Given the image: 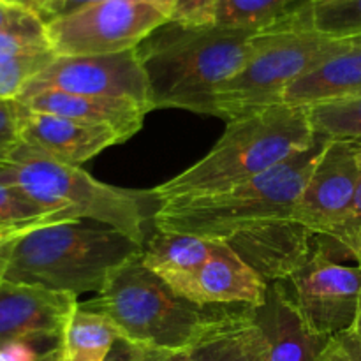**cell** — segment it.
Returning <instances> with one entry per match:
<instances>
[{
	"mask_svg": "<svg viewBox=\"0 0 361 361\" xmlns=\"http://www.w3.org/2000/svg\"><path fill=\"white\" fill-rule=\"evenodd\" d=\"M298 0H217L215 25L224 28L264 30L281 23Z\"/></svg>",
	"mask_w": 361,
	"mask_h": 361,
	"instance_id": "cb8c5ba5",
	"label": "cell"
},
{
	"mask_svg": "<svg viewBox=\"0 0 361 361\" xmlns=\"http://www.w3.org/2000/svg\"><path fill=\"white\" fill-rule=\"evenodd\" d=\"M360 147L356 141H328L291 221L316 236H328L345 221L361 182Z\"/></svg>",
	"mask_w": 361,
	"mask_h": 361,
	"instance_id": "8fae6325",
	"label": "cell"
},
{
	"mask_svg": "<svg viewBox=\"0 0 361 361\" xmlns=\"http://www.w3.org/2000/svg\"><path fill=\"white\" fill-rule=\"evenodd\" d=\"M224 243L271 284L284 282L303 267L317 249L319 236L288 219L235 236Z\"/></svg>",
	"mask_w": 361,
	"mask_h": 361,
	"instance_id": "9a60e30c",
	"label": "cell"
},
{
	"mask_svg": "<svg viewBox=\"0 0 361 361\" xmlns=\"http://www.w3.org/2000/svg\"><path fill=\"white\" fill-rule=\"evenodd\" d=\"M161 349L137 344L126 337H118L104 361H150Z\"/></svg>",
	"mask_w": 361,
	"mask_h": 361,
	"instance_id": "4dcf8cb0",
	"label": "cell"
},
{
	"mask_svg": "<svg viewBox=\"0 0 361 361\" xmlns=\"http://www.w3.org/2000/svg\"><path fill=\"white\" fill-rule=\"evenodd\" d=\"M141 252L143 245L109 226L55 222L14 242L6 279L76 296L101 293L111 275Z\"/></svg>",
	"mask_w": 361,
	"mask_h": 361,
	"instance_id": "277c9868",
	"label": "cell"
},
{
	"mask_svg": "<svg viewBox=\"0 0 361 361\" xmlns=\"http://www.w3.org/2000/svg\"><path fill=\"white\" fill-rule=\"evenodd\" d=\"M81 305L104 314L122 337L161 351H189L226 314L176 295L141 256L116 270L104 289Z\"/></svg>",
	"mask_w": 361,
	"mask_h": 361,
	"instance_id": "8992f818",
	"label": "cell"
},
{
	"mask_svg": "<svg viewBox=\"0 0 361 361\" xmlns=\"http://www.w3.org/2000/svg\"><path fill=\"white\" fill-rule=\"evenodd\" d=\"M361 95V37H351L342 51L300 78L282 95V104H312Z\"/></svg>",
	"mask_w": 361,
	"mask_h": 361,
	"instance_id": "ac0fdd59",
	"label": "cell"
},
{
	"mask_svg": "<svg viewBox=\"0 0 361 361\" xmlns=\"http://www.w3.org/2000/svg\"><path fill=\"white\" fill-rule=\"evenodd\" d=\"M302 27L293 11L254 39L252 55L233 80L219 88L214 116L231 120L243 113L282 104V95L295 81L316 69L349 44Z\"/></svg>",
	"mask_w": 361,
	"mask_h": 361,
	"instance_id": "52a82bcc",
	"label": "cell"
},
{
	"mask_svg": "<svg viewBox=\"0 0 361 361\" xmlns=\"http://www.w3.org/2000/svg\"><path fill=\"white\" fill-rule=\"evenodd\" d=\"M259 32L217 25L187 28L171 21L162 25L136 48L152 108L214 116L219 88L242 71Z\"/></svg>",
	"mask_w": 361,
	"mask_h": 361,
	"instance_id": "6da1fadb",
	"label": "cell"
},
{
	"mask_svg": "<svg viewBox=\"0 0 361 361\" xmlns=\"http://www.w3.org/2000/svg\"><path fill=\"white\" fill-rule=\"evenodd\" d=\"M360 331H361V326H360Z\"/></svg>",
	"mask_w": 361,
	"mask_h": 361,
	"instance_id": "ab89813d",
	"label": "cell"
},
{
	"mask_svg": "<svg viewBox=\"0 0 361 361\" xmlns=\"http://www.w3.org/2000/svg\"><path fill=\"white\" fill-rule=\"evenodd\" d=\"M328 141L309 148L270 171L212 194L162 201L152 214L155 231L229 242L235 236L291 219Z\"/></svg>",
	"mask_w": 361,
	"mask_h": 361,
	"instance_id": "7a4b0ae2",
	"label": "cell"
},
{
	"mask_svg": "<svg viewBox=\"0 0 361 361\" xmlns=\"http://www.w3.org/2000/svg\"><path fill=\"white\" fill-rule=\"evenodd\" d=\"M189 351L192 361H268L267 338L254 323L250 307L226 310L222 319Z\"/></svg>",
	"mask_w": 361,
	"mask_h": 361,
	"instance_id": "d6986e66",
	"label": "cell"
},
{
	"mask_svg": "<svg viewBox=\"0 0 361 361\" xmlns=\"http://www.w3.org/2000/svg\"><path fill=\"white\" fill-rule=\"evenodd\" d=\"M254 323L267 338L268 361H317L328 338L314 334L281 282L268 284L267 298L250 307Z\"/></svg>",
	"mask_w": 361,
	"mask_h": 361,
	"instance_id": "2e32d148",
	"label": "cell"
},
{
	"mask_svg": "<svg viewBox=\"0 0 361 361\" xmlns=\"http://www.w3.org/2000/svg\"><path fill=\"white\" fill-rule=\"evenodd\" d=\"M358 161H360V166H361V147H360V152H358Z\"/></svg>",
	"mask_w": 361,
	"mask_h": 361,
	"instance_id": "f35d334b",
	"label": "cell"
},
{
	"mask_svg": "<svg viewBox=\"0 0 361 361\" xmlns=\"http://www.w3.org/2000/svg\"><path fill=\"white\" fill-rule=\"evenodd\" d=\"M215 245L217 240L155 231V235L145 242L141 263L166 284H171L201 268V264L212 256Z\"/></svg>",
	"mask_w": 361,
	"mask_h": 361,
	"instance_id": "ffe728a7",
	"label": "cell"
},
{
	"mask_svg": "<svg viewBox=\"0 0 361 361\" xmlns=\"http://www.w3.org/2000/svg\"><path fill=\"white\" fill-rule=\"evenodd\" d=\"M42 90L130 99L152 108L148 80L137 49L113 55L55 56L53 62L27 85L18 99Z\"/></svg>",
	"mask_w": 361,
	"mask_h": 361,
	"instance_id": "30bf717a",
	"label": "cell"
},
{
	"mask_svg": "<svg viewBox=\"0 0 361 361\" xmlns=\"http://www.w3.org/2000/svg\"><path fill=\"white\" fill-rule=\"evenodd\" d=\"M39 361H62L59 345H53L51 349H48L46 353H42V355L39 356Z\"/></svg>",
	"mask_w": 361,
	"mask_h": 361,
	"instance_id": "74e56055",
	"label": "cell"
},
{
	"mask_svg": "<svg viewBox=\"0 0 361 361\" xmlns=\"http://www.w3.org/2000/svg\"><path fill=\"white\" fill-rule=\"evenodd\" d=\"M331 254L341 261H355L361 267V182L345 221L328 236H321Z\"/></svg>",
	"mask_w": 361,
	"mask_h": 361,
	"instance_id": "484cf974",
	"label": "cell"
},
{
	"mask_svg": "<svg viewBox=\"0 0 361 361\" xmlns=\"http://www.w3.org/2000/svg\"><path fill=\"white\" fill-rule=\"evenodd\" d=\"M73 221L28 200L14 187L0 183V226L18 231H32L55 222Z\"/></svg>",
	"mask_w": 361,
	"mask_h": 361,
	"instance_id": "d4e9b609",
	"label": "cell"
},
{
	"mask_svg": "<svg viewBox=\"0 0 361 361\" xmlns=\"http://www.w3.org/2000/svg\"><path fill=\"white\" fill-rule=\"evenodd\" d=\"M99 2H104V0H63V7H62V13H60V16L76 13V11L85 9V7H90V6H94V4H99Z\"/></svg>",
	"mask_w": 361,
	"mask_h": 361,
	"instance_id": "e575fe53",
	"label": "cell"
},
{
	"mask_svg": "<svg viewBox=\"0 0 361 361\" xmlns=\"http://www.w3.org/2000/svg\"><path fill=\"white\" fill-rule=\"evenodd\" d=\"M150 361H192L190 351H159Z\"/></svg>",
	"mask_w": 361,
	"mask_h": 361,
	"instance_id": "d590c367",
	"label": "cell"
},
{
	"mask_svg": "<svg viewBox=\"0 0 361 361\" xmlns=\"http://www.w3.org/2000/svg\"><path fill=\"white\" fill-rule=\"evenodd\" d=\"M20 137L27 147L74 166L83 164L108 147L122 143L118 134L109 127L34 111L21 104Z\"/></svg>",
	"mask_w": 361,
	"mask_h": 361,
	"instance_id": "5bb4252c",
	"label": "cell"
},
{
	"mask_svg": "<svg viewBox=\"0 0 361 361\" xmlns=\"http://www.w3.org/2000/svg\"><path fill=\"white\" fill-rule=\"evenodd\" d=\"M39 356L28 342H9L0 348V361H39Z\"/></svg>",
	"mask_w": 361,
	"mask_h": 361,
	"instance_id": "d6a6232c",
	"label": "cell"
},
{
	"mask_svg": "<svg viewBox=\"0 0 361 361\" xmlns=\"http://www.w3.org/2000/svg\"><path fill=\"white\" fill-rule=\"evenodd\" d=\"M20 147V104L0 101V169L11 166Z\"/></svg>",
	"mask_w": 361,
	"mask_h": 361,
	"instance_id": "83f0119b",
	"label": "cell"
},
{
	"mask_svg": "<svg viewBox=\"0 0 361 361\" xmlns=\"http://www.w3.org/2000/svg\"><path fill=\"white\" fill-rule=\"evenodd\" d=\"M157 7L168 21L187 28L214 27L217 0H147Z\"/></svg>",
	"mask_w": 361,
	"mask_h": 361,
	"instance_id": "4316f807",
	"label": "cell"
},
{
	"mask_svg": "<svg viewBox=\"0 0 361 361\" xmlns=\"http://www.w3.org/2000/svg\"><path fill=\"white\" fill-rule=\"evenodd\" d=\"M23 236V235H21ZM20 238V236H16V238H11L7 240V242L0 243V282L6 279V271H7V267H9V259H11V252H13V247H14V242Z\"/></svg>",
	"mask_w": 361,
	"mask_h": 361,
	"instance_id": "836d02e7",
	"label": "cell"
},
{
	"mask_svg": "<svg viewBox=\"0 0 361 361\" xmlns=\"http://www.w3.org/2000/svg\"><path fill=\"white\" fill-rule=\"evenodd\" d=\"M316 141L305 108L275 104L228 120L224 134L203 159L154 187L159 203L203 196L270 171Z\"/></svg>",
	"mask_w": 361,
	"mask_h": 361,
	"instance_id": "3957f363",
	"label": "cell"
},
{
	"mask_svg": "<svg viewBox=\"0 0 361 361\" xmlns=\"http://www.w3.org/2000/svg\"><path fill=\"white\" fill-rule=\"evenodd\" d=\"M16 102L34 111L51 113L94 126L109 127L118 134L122 143L140 133L145 116L152 111L150 106L130 99L94 97L59 90H42L18 99Z\"/></svg>",
	"mask_w": 361,
	"mask_h": 361,
	"instance_id": "e0dca14e",
	"label": "cell"
},
{
	"mask_svg": "<svg viewBox=\"0 0 361 361\" xmlns=\"http://www.w3.org/2000/svg\"><path fill=\"white\" fill-rule=\"evenodd\" d=\"M281 284L314 334L330 338L360 330L361 267L337 259L321 236L312 256Z\"/></svg>",
	"mask_w": 361,
	"mask_h": 361,
	"instance_id": "9c48e42d",
	"label": "cell"
},
{
	"mask_svg": "<svg viewBox=\"0 0 361 361\" xmlns=\"http://www.w3.org/2000/svg\"><path fill=\"white\" fill-rule=\"evenodd\" d=\"M4 2L13 4V6L35 14L44 25L60 16L63 7V0H4Z\"/></svg>",
	"mask_w": 361,
	"mask_h": 361,
	"instance_id": "1f68e13d",
	"label": "cell"
},
{
	"mask_svg": "<svg viewBox=\"0 0 361 361\" xmlns=\"http://www.w3.org/2000/svg\"><path fill=\"white\" fill-rule=\"evenodd\" d=\"M0 183L14 187L28 200L73 221L99 222L116 229L133 242L145 247L147 201L154 200L150 190L120 189L99 182L83 168L66 164L21 143L13 162L0 169Z\"/></svg>",
	"mask_w": 361,
	"mask_h": 361,
	"instance_id": "5b68a950",
	"label": "cell"
},
{
	"mask_svg": "<svg viewBox=\"0 0 361 361\" xmlns=\"http://www.w3.org/2000/svg\"><path fill=\"white\" fill-rule=\"evenodd\" d=\"M305 109L317 137L361 143V95L319 102Z\"/></svg>",
	"mask_w": 361,
	"mask_h": 361,
	"instance_id": "603a6c76",
	"label": "cell"
},
{
	"mask_svg": "<svg viewBox=\"0 0 361 361\" xmlns=\"http://www.w3.org/2000/svg\"><path fill=\"white\" fill-rule=\"evenodd\" d=\"M168 18L147 0H104L44 25L56 56H94L136 49Z\"/></svg>",
	"mask_w": 361,
	"mask_h": 361,
	"instance_id": "ba28073f",
	"label": "cell"
},
{
	"mask_svg": "<svg viewBox=\"0 0 361 361\" xmlns=\"http://www.w3.org/2000/svg\"><path fill=\"white\" fill-rule=\"evenodd\" d=\"M317 361H361V331L349 330L328 338Z\"/></svg>",
	"mask_w": 361,
	"mask_h": 361,
	"instance_id": "f1b7e54d",
	"label": "cell"
},
{
	"mask_svg": "<svg viewBox=\"0 0 361 361\" xmlns=\"http://www.w3.org/2000/svg\"><path fill=\"white\" fill-rule=\"evenodd\" d=\"M293 20L326 37H361V0H305L293 9Z\"/></svg>",
	"mask_w": 361,
	"mask_h": 361,
	"instance_id": "7402d4cb",
	"label": "cell"
},
{
	"mask_svg": "<svg viewBox=\"0 0 361 361\" xmlns=\"http://www.w3.org/2000/svg\"><path fill=\"white\" fill-rule=\"evenodd\" d=\"M25 233H28V231H18V229H9V228H4V226H0V243L7 242V240H11V238H16V236L25 235Z\"/></svg>",
	"mask_w": 361,
	"mask_h": 361,
	"instance_id": "8d00e7d4",
	"label": "cell"
},
{
	"mask_svg": "<svg viewBox=\"0 0 361 361\" xmlns=\"http://www.w3.org/2000/svg\"><path fill=\"white\" fill-rule=\"evenodd\" d=\"M168 286L200 307H259L268 291V282L224 242H217L212 256L194 274Z\"/></svg>",
	"mask_w": 361,
	"mask_h": 361,
	"instance_id": "4fadbf2b",
	"label": "cell"
},
{
	"mask_svg": "<svg viewBox=\"0 0 361 361\" xmlns=\"http://www.w3.org/2000/svg\"><path fill=\"white\" fill-rule=\"evenodd\" d=\"M118 337V328L104 314L78 303L60 338V356L62 361H104Z\"/></svg>",
	"mask_w": 361,
	"mask_h": 361,
	"instance_id": "44dd1931",
	"label": "cell"
},
{
	"mask_svg": "<svg viewBox=\"0 0 361 361\" xmlns=\"http://www.w3.org/2000/svg\"><path fill=\"white\" fill-rule=\"evenodd\" d=\"M78 296L37 284L0 282V348L9 342H55L78 307Z\"/></svg>",
	"mask_w": 361,
	"mask_h": 361,
	"instance_id": "7c38bea8",
	"label": "cell"
},
{
	"mask_svg": "<svg viewBox=\"0 0 361 361\" xmlns=\"http://www.w3.org/2000/svg\"><path fill=\"white\" fill-rule=\"evenodd\" d=\"M0 32L42 34L44 23L35 14L0 0Z\"/></svg>",
	"mask_w": 361,
	"mask_h": 361,
	"instance_id": "f546056e",
	"label": "cell"
}]
</instances>
